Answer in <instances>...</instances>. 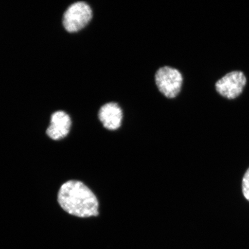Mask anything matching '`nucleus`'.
<instances>
[{"mask_svg": "<svg viewBox=\"0 0 249 249\" xmlns=\"http://www.w3.org/2000/svg\"><path fill=\"white\" fill-rule=\"evenodd\" d=\"M92 17V9L88 4L83 1L76 2L65 11L62 23L68 32L75 33L85 28Z\"/></svg>", "mask_w": 249, "mask_h": 249, "instance_id": "2", "label": "nucleus"}, {"mask_svg": "<svg viewBox=\"0 0 249 249\" xmlns=\"http://www.w3.org/2000/svg\"><path fill=\"white\" fill-rule=\"evenodd\" d=\"M247 83L244 74L239 71H232L216 83V91L224 97L234 99L241 94Z\"/></svg>", "mask_w": 249, "mask_h": 249, "instance_id": "4", "label": "nucleus"}, {"mask_svg": "<svg viewBox=\"0 0 249 249\" xmlns=\"http://www.w3.org/2000/svg\"><path fill=\"white\" fill-rule=\"evenodd\" d=\"M242 192L245 198L249 201V168L243 178Z\"/></svg>", "mask_w": 249, "mask_h": 249, "instance_id": "7", "label": "nucleus"}, {"mask_svg": "<svg viewBox=\"0 0 249 249\" xmlns=\"http://www.w3.org/2000/svg\"><path fill=\"white\" fill-rule=\"evenodd\" d=\"M98 117L106 129L116 130L119 128L122 123L123 110L116 103H108L100 108Z\"/></svg>", "mask_w": 249, "mask_h": 249, "instance_id": "6", "label": "nucleus"}, {"mask_svg": "<svg viewBox=\"0 0 249 249\" xmlns=\"http://www.w3.org/2000/svg\"><path fill=\"white\" fill-rule=\"evenodd\" d=\"M69 115L63 111L55 112L52 115L51 124L46 130V134L52 140L64 139L69 134L71 126Z\"/></svg>", "mask_w": 249, "mask_h": 249, "instance_id": "5", "label": "nucleus"}, {"mask_svg": "<svg viewBox=\"0 0 249 249\" xmlns=\"http://www.w3.org/2000/svg\"><path fill=\"white\" fill-rule=\"evenodd\" d=\"M155 82L161 93L167 98H174L181 89L183 77L179 71L170 67H163L156 73Z\"/></svg>", "mask_w": 249, "mask_h": 249, "instance_id": "3", "label": "nucleus"}, {"mask_svg": "<svg viewBox=\"0 0 249 249\" xmlns=\"http://www.w3.org/2000/svg\"><path fill=\"white\" fill-rule=\"evenodd\" d=\"M57 200L66 213L76 217H89L99 214V202L91 189L82 182L70 180L61 186Z\"/></svg>", "mask_w": 249, "mask_h": 249, "instance_id": "1", "label": "nucleus"}]
</instances>
